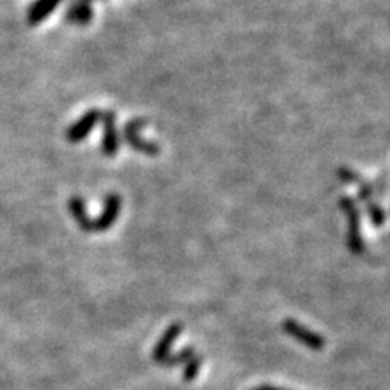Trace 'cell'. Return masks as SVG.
I'll list each match as a JSON object with an SVG mask.
<instances>
[{
	"label": "cell",
	"mask_w": 390,
	"mask_h": 390,
	"mask_svg": "<svg viewBox=\"0 0 390 390\" xmlns=\"http://www.w3.org/2000/svg\"><path fill=\"white\" fill-rule=\"evenodd\" d=\"M145 126H147V121L142 119V117H135V119L129 121L124 127V138L127 145L133 150H137V152L155 156L160 153V147L156 143L145 140V138L140 137V130Z\"/></svg>",
	"instance_id": "277c9868"
},
{
	"label": "cell",
	"mask_w": 390,
	"mask_h": 390,
	"mask_svg": "<svg viewBox=\"0 0 390 390\" xmlns=\"http://www.w3.org/2000/svg\"><path fill=\"white\" fill-rule=\"evenodd\" d=\"M184 330V325L179 324V322H174V324H171L168 328H166V332L163 333V337L160 338V342L155 345L152 358L155 363H158L161 366V363L168 358L171 355V348L174 342L177 340V337L181 335Z\"/></svg>",
	"instance_id": "8992f818"
},
{
	"label": "cell",
	"mask_w": 390,
	"mask_h": 390,
	"mask_svg": "<svg viewBox=\"0 0 390 390\" xmlns=\"http://www.w3.org/2000/svg\"><path fill=\"white\" fill-rule=\"evenodd\" d=\"M367 213H369L372 225H374L376 228H381L384 225V221H386V215H384L382 208L376 204L367 205Z\"/></svg>",
	"instance_id": "7c38bea8"
},
{
	"label": "cell",
	"mask_w": 390,
	"mask_h": 390,
	"mask_svg": "<svg viewBox=\"0 0 390 390\" xmlns=\"http://www.w3.org/2000/svg\"><path fill=\"white\" fill-rule=\"evenodd\" d=\"M200 367H202V358L197 355L194 360L189 361L187 364H184V371H182V379L184 382H192L197 379Z\"/></svg>",
	"instance_id": "8fae6325"
},
{
	"label": "cell",
	"mask_w": 390,
	"mask_h": 390,
	"mask_svg": "<svg viewBox=\"0 0 390 390\" xmlns=\"http://www.w3.org/2000/svg\"><path fill=\"white\" fill-rule=\"evenodd\" d=\"M101 119V113L98 109H91L85 113L80 121H77L75 124H72L67 130V140L70 143H78L85 138L88 133L93 130V127L98 124V121Z\"/></svg>",
	"instance_id": "52a82bcc"
},
{
	"label": "cell",
	"mask_w": 390,
	"mask_h": 390,
	"mask_svg": "<svg viewBox=\"0 0 390 390\" xmlns=\"http://www.w3.org/2000/svg\"><path fill=\"white\" fill-rule=\"evenodd\" d=\"M340 205H342V210L348 218V249L356 255L363 254L366 250V244L363 236H361L360 211L356 208L353 200L348 197L340 200Z\"/></svg>",
	"instance_id": "7a4b0ae2"
},
{
	"label": "cell",
	"mask_w": 390,
	"mask_h": 390,
	"mask_svg": "<svg viewBox=\"0 0 390 390\" xmlns=\"http://www.w3.org/2000/svg\"><path fill=\"white\" fill-rule=\"evenodd\" d=\"M101 119L104 127L101 152L104 156H108V158H114L121 148V138L119 132H117L114 111H104V113H101Z\"/></svg>",
	"instance_id": "5b68a950"
},
{
	"label": "cell",
	"mask_w": 390,
	"mask_h": 390,
	"mask_svg": "<svg viewBox=\"0 0 390 390\" xmlns=\"http://www.w3.org/2000/svg\"><path fill=\"white\" fill-rule=\"evenodd\" d=\"M122 208V199L119 194L109 192L104 197V211L99 215V218L91 220L87 215L85 202L80 197H70L69 199V211L74 216L75 223L83 233H103L108 231L111 226L114 225L116 220L119 218Z\"/></svg>",
	"instance_id": "6da1fadb"
},
{
	"label": "cell",
	"mask_w": 390,
	"mask_h": 390,
	"mask_svg": "<svg viewBox=\"0 0 390 390\" xmlns=\"http://www.w3.org/2000/svg\"><path fill=\"white\" fill-rule=\"evenodd\" d=\"M282 328L283 332L288 333L289 337H293L296 342L303 343L304 347H308L311 350H316V351H321L325 348V338L319 335V333L311 330V328L304 327L303 324H299V322L293 321V319H285L282 322Z\"/></svg>",
	"instance_id": "3957f363"
},
{
	"label": "cell",
	"mask_w": 390,
	"mask_h": 390,
	"mask_svg": "<svg viewBox=\"0 0 390 390\" xmlns=\"http://www.w3.org/2000/svg\"><path fill=\"white\" fill-rule=\"evenodd\" d=\"M65 20L72 25L85 26L93 20V9L90 4L82 2V0H72L69 9H67Z\"/></svg>",
	"instance_id": "ba28073f"
},
{
	"label": "cell",
	"mask_w": 390,
	"mask_h": 390,
	"mask_svg": "<svg viewBox=\"0 0 390 390\" xmlns=\"http://www.w3.org/2000/svg\"><path fill=\"white\" fill-rule=\"evenodd\" d=\"M60 2L62 0H36L30 7V10H28V23L31 26L41 23L43 20H46L57 9Z\"/></svg>",
	"instance_id": "9c48e42d"
},
{
	"label": "cell",
	"mask_w": 390,
	"mask_h": 390,
	"mask_svg": "<svg viewBox=\"0 0 390 390\" xmlns=\"http://www.w3.org/2000/svg\"><path fill=\"white\" fill-rule=\"evenodd\" d=\"M252 390H285V389H280V387H273V386H260V387H255Z\"/></svg>",
	"instance_id": "4fadbf2b"
},
{
	"label": "cell",
	"mask_w": 390,
	"mask_h": 390,
	"mask_svg": "<svg viewBox=\"0 0 390 390\" xmlns=\"http://www.w3.org/2000/svg\"><path fill=\"white\" fill-rule=\"evenodd\" d=\"M195 356H197V351H195L192 347H186L184 350H181L179 353L169 355L168 358H166L163 363H161V366H163V367H174V366L187 364L189 361L195 358Z\"/></svg>",
	"instance_id": "30bf717a"
},
{
	"label": "cell",
	"mask_w": 390,
	"mask_h": 390,
	"mask_svg": "<svg viewBox=\"0 0 390 390\" xmlns=\"http://www.w3.org/2000/svg\"><path fill=\"white\" fill-rule=\"evenodd\" d=\"M82 2H87V4H91L93 0H82Z\"/></svg>",
	"instance_id": "5bb4252c"
}]
</instances>
